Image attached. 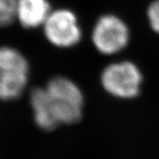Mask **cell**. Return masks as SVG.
<instances>
[{
    "label": "cell",
    "instance_id": "2",
    "mask_svg": "<svg viewBox=\"0 0 159 159\" xmlns=\"http://www.w3.org/2000/svg\"><path fill=\"white\" fill-rule=\"evenodd\" d=\"M29 75V62L22 53L11 46H0V100L11 101L20 97Z\"/></svg>",
    "mask_w": 159,
    "mask_h": 159
},
{
    "label": "cell",
    "instance_id": "4",
    "mask_svg": "<svg viewBox=\"0 0 159 159\" xmlns=\"http://www.w3.org/2000/svg\"><path fill=\"white\" fill-rule=\"evenodd\" d=\"M43 27L46 39L56 47H72L77 44L81 37L75 14L66 9L51 11Z\"/></svg>",
    "mask_w": 159,
    "mask_h": 159
},
{
    "label": "cell",
    "instance_id": "6",
    "mask_svg": "<svg viewBox=\"0 0 159 159\" xmlns=\"http://www.w3.org/2000/svg\"><path fill=\"white\" fill-rule=\"evenodd\" d=\"M51 12L48 0H16L15 20L25 29L43 26Z\"/></svg>",
    "mask_w": 159,
    "mask_h": 159
},
{
    "label": "cell",
    "instance_id": "5",
    "mask_svg": "<svg viewBox=\"0 0 159 159\" xmlns=\"http://www.w3.org/2000/svg\"><path fill=\"white\" fill-rule=\"evenodd\" d=\"M129 40V31L124 21L114 15H104L96 23L92 41L97 51L105 55L118 53Z\"/></svg>",
    "mask_w": 159,
    "mask_h": 159
},
{
    "label": "cell",
    "instance_id": "7",
    "mask_svg": "<svg viewBox=\"0 0 159 159\" xmlns=\"http://www.w3.org/2000/svg\"><path fill=\"white\" fill-rule=\"evenodd\" d=\"M16 0H0V29L10 26L15 20Z\"/></svg>",
    "mask_w": 159,
    "mask_h": 159
},
{
    "label": "cell",
    "instance_id": "1",
    "mask_svg": "<svg viewBox=\"0 0 159 159\" xmlns=\"http://www.w3.org/2000/svg\"><path fill=\"white\" fill-rule=\"evenodd\" d=\"M29 102L34 122L42 130L74 124L82 117L84 96L79 86L62 76L51 79L43 88H34Z\"/></svg>",
    "mask_w": 159,
    "mask_h": 159
},
{
    "label": "cell",
    "instance_id": "3",
    "mask_svg": "<svg viewBox=\"0 0 159 159\" xmlns=\"http://www.w3.org/2000/svg\"><path fill=\"white\" fill-rule=\"evenodd\" d=\"M103 89L119 99H132L141 91L142 74L135 64L130 61L112 63L101 74Z\"/></svg>",
    "mask_w": 159,
    "mask_h": 159
},
{
    "label": "cell",
    "instance_id": "8",
    "mask_svg": "<svg viewBox=\"0 0 159 159\" xmlns=\"http://www.w3.org/2000/svg\"><path fill=\"white\" fill-rule=\"evenodd\" d=\"M149 24L154 31L159 33V0L153 2L148 9Z\"/></svg>",
    "mask_w": 159,
    "mask_h": 159
}]
</instances>
